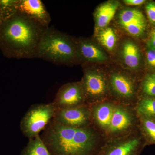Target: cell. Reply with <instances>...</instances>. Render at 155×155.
I'll return each instance as SVG.
<instances>
[{
  "label": "cell",
  "mask_w": 155,
  "mask_h": 155,
  "mask_svg": "<svg viewBox=\"0 0 155 155\" xmlns=\"http://www.w3.org/2000/svg\"><path fill=\"white\" fill-rule=\"evenodd\" d=\"M45 27L36 20L17 11L0 26V49L7 58H37Z\"/></svg>",
  "instance_id": "6da1fadb"
},
{
  "label": "cell",
  "mask_w": 155,
  "mask_h": 155,
  "mask_svg": "<svg viewBox=\"0 0 155 155\" xmlns=\"http://www.w3.org/2000/svg\"><path fill=\"white\" fill-rule=\"evenodd\" d=\"M40 137L51 155H96L106 143L92 126L67 127L53 119Z\"/></svg>",
  "instance_id": "7a4b0ae2"
},
{
  "label": "cell",
  "mask_w": 155,
  "mask_h": 155,
  "mask_svg": "<svg viewBox=\"0 0 155 155\" xmlns=\"http://www.w3.org/2000/svg\"><path fill=\"white\" fill-rule=\"evenodd\" d=\"M91 125L105 142L125 137L139 130V119L134 107L112 100L89 105Z\"/></svg>",
  "instance_id": "3957f363"
},
{
  "label": "cell",
  "mask_w": 155,
  "mask_h": 155,
  "mask_svg": "<svg viewBox=\"0 0 155 155\" xmlns=\"http://www.w3.org/2000/svg\"><path fill=\"white\" fill-rule=\"evenodd\" d=\"M37 58L57 65L79 64L74 37L53 26L45 29L39 44Z\"/></svg>",
  "instance_id": "277c9868"
},
{
  "label": "cell",
  "mask_w": 155,
  "mask_h": 155,
  "mask_svg": "<svg viewBox=\"0 0 155 155\" xmlns=\"http://www.w3.org/2000/svg\"><path fill=\"white\" fill-rule=\"evenodd\" d=\"M106 68L110 99L124 105L134 107L139 99V82L136 74L122 67Z\"/></svg>",
  "instance_id": "5b68a950"
},
{
  "label": "cell",
  "mask_w": 155,
  "mask_h": 155,
  "mask_svg": "<svg viewBox=\"0 0 155 155\" xmlns=\"http://www.w3.org/2000/svg\"><path fill=\"white\" fill-rule=\"evenodd\" d=\"M83 75L80 81L88 105L110 99L107 72L100 65L82 66Z\"/></svg>",
  "instance_id": "8992f818"
},
{
  "label": "cell",
  "mask_w": 155,
  "mask_h": 155,
  "mask_svg": "<svg viewBox=\"0 0 155 155\" xmlns=\"http://www.w3.org/2000/svg\"><path fill=\"white\" fill-rule=\"evenodd\" d=\"M56 108L53 102L38 104L30 107L21 119L20 130L30 139L39 135L54 116Z\"/></svg>",
  "instance_id": "52a82bcc"
},
{
  "label": "cell",
  "mask_w": 155,
  "mask_h": 155,
  "mask_svg": "<svg viewBox=\"0 0 155 155\" xmlns=\"http://www.w3.org/2000/svg\"><path fill=\"white\" fill-rule=\"evenodd\" d=\"M114 19L117 28L132 38L140 37L146 30L145 17L138 9L120 8Z\"/></svg>",
  "instance_id": "ba28073f"
},
{
  "label": "cell",
  "mask_w": 155,
  "mask_h": 155,
  "mask_svg": "<svg viewBox=\"0 0 155 155\" xmlns=\"http://www.w3.org/2000/svg\"><path fill=\"white\" fill-rule=\"evenodd\" d=\"M114 55L117 65L123 69L136 74L140 69L141 50L132 38L126 36L120 39Z\"/></svg>",
  "instance_id": "9c48e42d"
},
{
  "label": "cell",
  "mask_w": 155,
  "mask_h": 155,
  "mask_svg": "<svg viewBox=\"0 0 155 155\" xmlns=\"http://www.w3.org/2000/svg\"><path fill=\"white\" fill-rule=\"evenodd\" d=\"M79 64L102 65L108 64L110 56L93 39L74 37Z\"/></svg>",
  "instance_id": "30bf717a"
},
{
  "label": "cell",
  "mask_w": 155,
  "mask_h": 155,
  "mask_svg": "<svg viewBox=\"0 0 155 155\" xmlns=\"http://www.w3.org/2000/svg\"><path fill=\"white\" fill-rule=\"evenodd\" d=\"M145 143L139 130L125 137L106 142L96 155H139Z\"/></svg>",
  "instance_id": "8fae6325"
},
{
  "label": "cell",
  "mask_w": 155,
  "mask_h": 155,
  "mask_svg": "<svg viewBox=\"0 0 155 155\" xmlns=\"http://www.w3.org/2000/svg\"><path fill=\"white\" fill-rule=\"evenodd\" d=\"M53 120L67 127L79 128L92 126L90 109L87 104L67 109H56Z\"/></svg>",
  "instance_id": "7c38bea8"
},
{
  "label": "cell",
  "mask_w": 155,
  "mask_h": 155,
  "mask_svg": "<svg viewBox=\"0 0 155 155\" xmlns=\"http://www.w3.org/2000/svg\"><path fill=\"white\" fill-rule=\"evenodd\" d=\"M53 103L56 109H67L87 104L81 81L62 85L57 92Z\"/></svg>",
  "instance_id": "4fadbf2b"
},
{
  "label": "cell",
  "mask_w": 155,
  "mask_h": 155,
  "mask_svg": "<svg viewBox=\"0 0 155 155\" xmlns=\"http://www.w3.org/2000/svg\"><path fill=\"white\" fill-rule=\"evenodd\" d=\"M18 12L36 20L45 28L49 26L51 16L40 0H17Z\"/></svg>",
  "instance_id": "5bb4252c"
},
{
  "label": "cell",
  "mask_w": 155,
  "mask_h": 155,
  "mask_svg": "<svg viewBox=\"0 0 155 155\" xmlns=\"http://www.w3.org/2000/svg\"><path fill=\"white\" fill-rule=\"evenodd\" d=\"M121 4L119 1L110 0L99 5L94 13L95 23L94 33L105 28L116 16Z\"/></svg>",
  "instance_id": "9a60e30c"
},
{
  "label": "cell",
  "mask_w": 155,
  "mask_h": 155,
  "mask_svg": "<svg viewBox=\"0 0 155 155\" xmlns=\"http://www.w3.org/2000/svg\"><path fill=\"white\" fill-rule=\"evenodd\" d=\"M94 38L110 55L114 54L120 39L116 28L110 25L94 34Z\"/></svg>",
  "instance_id": "2e32d148"
},
{
  "label": "cell",
  "mask_w": 155,
  "mask_h": 155,
  "mask_svg": "<svg viewBox=\"0 0 155 155\" xmlns=\"http://www.w3.org/2000/svg\"><path fill=\"white\" fill-rule=\"evenodd\" d=\"M134 108L138 117L155 119V97L140 98Z\"/></svg>",
  "instance_id": "e0dca14e"
},
{
  "label": "cell",
  "mask_w": 155,
  "mask_h": 155,
  "mask_svg": "<svg viewBox=\"0 0 155 155\" xmlns=\"http://www.w3.org/2000/svg\"><path fill=\"white\" fill-rule=\"evenodd\" d=\"M20 155H51L40 136L29 139L28 143L22 150Z\"/></svg>",
  "instance_id": "ac0fdd59"
},
{
  "label": "cell",
  "mask_w": 155,
  "mask_h": 155,
  "mask_svg": "<svg viewBox=\"0 0 155 155\" xmlns=\"http://www.w3.org/2000/svg\"><path fill=\"white\" fill-rule=\"evenodd\" d=\"M138 119L139 130L145 142L155 144V119L138 117Z\"/></svg>",
  "instance_id": "d6986e66"
},
{
  "label": "cell",
  "mask_w": 155,
  "mask_h": 155,
  "mask_svg": "<svg viewBox=\"0 0 155 155\" xmlns=\"http://www.w3.org/2000/svg\"><path fill=\"white\" fill-rule=\"evenodd\" d=\"M139 98L155 97V72H148L139 82Z\"/></svg>",
  "instance_id": "ffe728a7"
},
{
  "label": "cell",
  "mask_w": 155,
  "mask_h": 155,
  "mask_svg": "<svg viewBox=\"0 0 155 155\" xmlns=\"http://www.w3.org/2000/svg\"><path fill=\"white\" fill-rule=\"evenodd\" d=\"M17 0H0V18L2 21L11 18L17 13Z\"/></svg>",
  "instance_id": "44dd1931"
},
{
  "label": "cell",
  "mask_w": 155,
  "mask_h": 155,
  "mask_svg": "<svg viewBox=\"0 0 155 155\" xmlns=\"http://www.w3.org/2000/svg\"><path fill=\"white\" fill-rule=\"evenodd\" d=\"M145 54L147 64L151 69L155 70V48L148 44Z\"/></svg>",
  "instance_id": "7402d4cb"
},
{
  "label": "cell",
  "mask_w": 155,
  "mask_h": 155,
  "mask_svg": "<svg viewBox=\"0 0 155 155\" xmlns=\"http://www.w3.org/2000/svg\"><path fill=\"white\" fill-rule=\"evenodd\" d=\"M145 8L147 17L150 22L155 25V2H148L146 4Z\"/></svg>",
  "instance_id": "603a6c76"
},
{
  "label": "cell",
  "mask_w": 155,
  "mask_h": 155,
  "mask_svg": "<svg viewBox=\"0 0 155 155\" xmlns=\"http://www.w3.org/2000/svg\"><path fill=\"white\" fill-rule=\"evenodd\" d=\"M146 1L145 0H123L122 2L127 6H139L143 5Z\"/></svg>",
  "instance_id": "cb8c5ba5"
},
{
  "label": "cell",
  "mask_w": 155,
  "mask_h": 155,
  "mask_svg": "<svg viewBox=\"0 0 155 155\" xmlns=\"http://www.w3.org/2000/svg\"><path fill=\"white\" fill-rule=\"evenodd\" d=\"M148 44L155 48V34L152 32L151 33L150 37Z\"/></svg>",
  "instance_id": "d4e9b609"
},
{
  "label": "cell",
  "mask_w": 155,
  "mask_h": 155,
  "mask_svg": "<svg viewBox=\"0 0 155 155\" xmlns=\"http://www.w3.org/2000/svg\"><path fill=\"white\" fill-rule=\"evenodd\" d=\"M2 21L1 19V18H0V26H1V24H2Z\"/></svg>",
  "instance_id": "484cf974"
},
{
  "label": "cell",
  "mask_w": 155,
  "mask_h": 155,
  "mask_svg": "<svg viewBox=\"0 0 155 155\" xmlns=\"http://www.w3.org/2000/svg\"><path fill=\"white\" fill-rule=\"evenodd\" d=\"M152 32H153V33L154 34H155V28L153 30V31H152Z\"/></svg>",
  "instance_id": "4316f807"
}]
</instances>
